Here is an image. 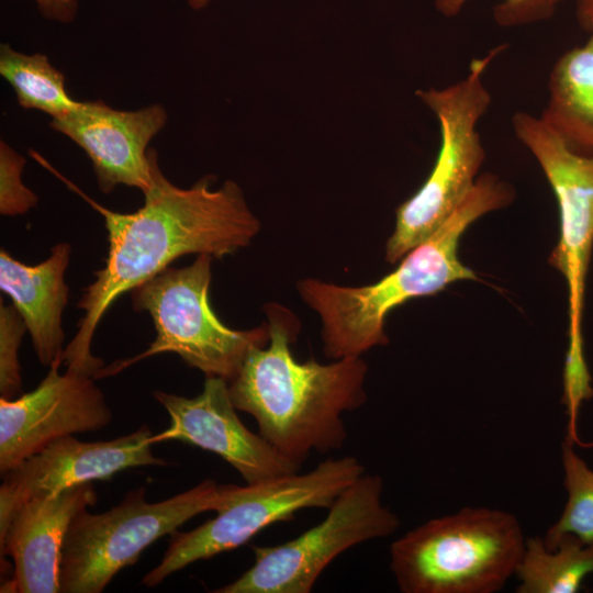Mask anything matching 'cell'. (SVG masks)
<instances>
[{
	"mask_svg": "<svg viewBox=\"0 0 593 593\" xmlns=\"http://www.w3.org/2000/svg\"><path fill=\"white\" fill-rule=\"evenodd\" d=\"M152 179L143 192L144 204L135 212L111 211L66 181L97 212L108 231L109 249L104 266L82 290L78 309L83 315L78 332L66 346L67 369L97 377L102 359L91 353L96 328L114 301L164 271L183 255L208 254L214 258L234 255L249 246L260 231L242 188L226 180L213 188L205 176L189 188L174 184L149 148Z\"/></svg>",
	"mask_w": 593,
	"mask_h": 593,
	"instance_id": "cell-1",
	"label": "cell"
},
{
	"mask_svg": "<svg viewBox=\"0 0 593 593\" xmlns=\"http://www.w3.org/2000/svg\"><path fill=\"white\" fill-rule=\"evenodd\" d=\"M265 311L269 342L249 353L228 383L230 394L237 411L254 417L258 433L301 466L312 451L343 447V414L365 404L368 367L361 357L298 361L290 348L299 332L296 317L280 304H267Z\"/></svg>",
	"mask_w": 593,
	"mask_h": 593,
	"instance_id": "cell-2",
	"label": "cell"
},
{
	"mask_svg": "<svg viewBox=\"0 0 593 593\" xmlns=\"http://www.w3.org/2000/svg\"><path fill=\"white\" fill-rule=\"evenodd\" d=\"M513 198L506 182L485 174L445 223L377 282L350 287L314 278L298 281L301 299L321 320L325 356L332 360L361 357L372 347L385 345V318L393 309L433 295L455 281L477 279L458 258L460 237L471 223L506 206Z\"/></svg>",
	"mask_w": 593,
	"mask_h": 593,
	"instance_id": "cell-3",
	"label": "cell"
},
{
	"mask_svg": "<svg viewBox=\"0 0 593 593\" xmlns=\"http://www.w3.org/2000/svg\"><path fill=\"white\" fill-rule=\"evenodd\" d=\"M525 541L513 514L465 507L394 540L390 568L404 593H494L515 574Z\"/></svg>",
	"mask_w": 593,
	"mask_h": 593,
	"instance_id": "cell-4",
	"label": "cell"
},
{
	"mask_svg": "<svg viewBox=\"0 0 593 593\" xmlns=\"http://www.w3.org/2000/svg\"><path fill=\"white\" fill-rule=\"evenodd\" d=\"M505 47L472 59L468 75L458 82L416 91L437 118L440 146L426 181L396 210L395 228L385 245L388 262H398L430 237L474 187L485 157L478 123L492 102L483 78Z\"/></svg>",
	"mask_w": 593,
	"mask_h": 593,
	"instance_id": "cell-5",
	"label": "cell"
},
{
	"mask_svg": "<svg viewBox=\"0 0 593 593\" xmlns=\"http://www.w3.org/2000/svg\"><path fill=\"white\" fill-rule=\"evenodd\" d=\"M212 258L200 254L191 265L168 267L131 291L134 310L152 317L156 338L136 357L102 368L97 378L114 374L157 354L174 353L205 377L230 383L249 353L268 344V324L233 329L213 312L209 300Z\"/></svg>",
	"mask_w": 593,
	"mask_h": 593,
	"instance_id": "cell-6",
	"label": "cell"
},
{
	"mask_svg": "<svg viewBox=\"0 0 593 593\" xmlns=\"http://www.w3.org/2000/svg\"><path fill=\"white\" fill-rule=\"evenodd\" d=\"M354 456L326 459L313 470L246 483L221 484L216 516L189 532H175L160 562L142 580L150 588L184 567L248 542L269 525L291 519L304 508H328L336 497L365 473Z\"/></svg>",
	"mask_w": 593,
	"mask_h": 593,
	"instance_id": "cell-7",
	"label": "cell"
},
{
	"mask_svg": "<svg viewBox=\"0 0 593 593\" xmlns=\"http://www.w3.org/2000/svg\"><path fill=\"white\" fill-rule=\"evenodd\" d=\"M221 484L205 479L159 502L146 489L128 491L119 505L79 513L66 534L59 569V593H100L123 568L134 564L154 541L171 535L198 514L216 511Z\"/></svg>",
	"mask_w": 593,
	"mask_h": 593,
	"instance_id": "cell-8",
	"label": "cell"
},
{
	"mask_svg": "<svg viewBox=\"0 0 593 593\" xmlns=\"http://www.w3.org/2000/svg\"><path fill=\"white\" fill-rule=\"evenodd\" d=\"M383 480L360 475L328 507L325 518L296 538L277 546H253L254 564L214 593H309L325 568L347 549L384 538L399 527L382 504Z\"/></svg>",
	"mask_w": 593,
	"mask_h": 593,
	"instance_id": "cell-9",
	"label": "cell"
},
{
	"mask_svg": "<svg viewBox=\"0 0 593 593\" xmlns=\"http://www.w3.org/2000/svg\"><path fill=\"white\" fill-rule=\"evenodd\" d=\"M512 123L516 138L537 159L558 202L560 240L550 264L564 276L569 289L570 344L564 377L582 379L589 374L581 317L593 245V154L572 149L540 116L516 112Z\"/></svg>",
	"mask_w": 593,
	"mask_h": 593,
	"instance_id": "cell-10",
	"label": "cell"
},
{
	"mask_svg": "<svg viewBox=\"0 0 593 593\" xmlns=\"http://www.w3.org/2000/svg\"><path fill=\"white\" fill-rule=\"evenodd\" d=\"M61 362V358L53 361L31 392L0 398L1 474L58 438L97 432L111 423L112 412L96 378L72 369L60 374Z\"/></svg>",
	"mask_w": 593,
	"mask_h": 593,
	"instance_id": "cell-11",
	"label": "cell"
},
{
	"mask_svg": "<svg viewBox=\"0 0 593 593\" xmlns=\"http://www.w3.org/2000/svg\"><path fill=\"white\" fill-rule=\"evenodd\" d=\"M153 398L166 410L170 426L153 435L150 443L179 440L216 454L246 483L298 472L301 466L277 451L259 433L239 419L228 382L206 377L194 398L154 391Z\"/></svg>",
	"mask_w": 593,
	"mask_h": 593,
	"instance_id": "cell-12",
	"label": "cell"
},
{
	"mask_svg": "<svg viewBox=\"0 0 593 593\" xmlns=\"http://www.w3.org/2000/svg\"><path fill=\"white\" fill-rule=\"evenodd\" d=\"M147 425L104 441H81L74 435L58 438L3 473L0 485V527L24 502L51 496L93 480H109L136 467L167 466L152 452Z\"/></svg>",
	"mask_w": 593,
	"mask_h": 593,
	"instance_id": "cell-13",
	"label": "cell"
},
{
	"mask_svg": "<svg viewBox=\"0 0 593 593\" xmlns=\"http://www.w3.org/2000/svg\"><path fill=\"white\" fill-rule=\"evenodd\" d=\"M167 121L160 103L118 110L102 100H88L51 119L49 126L86 153L101 192L110 193L118 186L145 192L152 179L148 145Z\"/></svg>",
	"mask_w": 593,
	"mask_h": 593,
	"instance_id": "cell-14",
	"label": "cell"
},
{
	"mask_svg": "<svg viewBox=\"0 0 593 593\" xmlns=\"http://www.w3.org/2000/svg\"><path fill=\"white\" fill-rule=\"evenodd\" d=\"M97 503L92 482L21 504L0 527L1 558L10 555L13 579L1 592L59 593V569L66 534L74 518Z\"/></svg>",
	"mask_w": 593,
	"mask_h": 593,
	"instance_id": "cell-15",
	"label": "cell"
},
{
	"mask_svg": "<svg viewBox=\"0 0 593 593\" xmlns=\"http://www.w3.org/2000/svg\"><path fill=\"white\" fill-rule=\"evenodd\" d=\"M71 247L59 243L44 261L29 266L0 251V288L22 316L38 361L49 367L64 354L63 311L68 301L65 272Z\"/></svg>",
	"mask_w": 593,
	"mask_h": 593,
	"instance_id": "cell-16",
	"label": "cell"
},
{
	"mask_svg": "<svg viewBox=\"0 0 593 593\" xmlns=\"http://www.w3.org/2000/svg\"><path fill=\"white\" fill-rule=\"evenodd\" d=\"M561 55L551 68L546 122L572 149L593 154V33Z\"/></svg>",
	"mask_w": 593,
	"mask_h": 593,
	"instance_id": "cell-17",
	"label": "cell"
},
{
	"mask_svg": "<svg viewBox=\"0 0 593 593\" xmlns=\"http://www.w3.org/2000/svg\"><path fill=\"white\" fill-rule=\"evenodd\" d=\"M592 573L593 542L564 534L553 549H548L542 538L530 537L515 572L519 579L516 592L574 593Z\"/></svg>",
	"mask_w": 593,
	"mask_h": 593,
	"instance_id": "cell-18",
	"label": "cell"
},
{
	"mask_svg": "<svg viewBox=\"0 0 593 593\" xmlns=\"http://www.w3.org/2000/svg\"><path fill=\"white\" fill-rule=\"evenodd\" d=\"M0 75L12 87L18 104L25 110L41 111L53 119L79 104L66 89L65 75L44 54H24L2 43Z\"/></svg>",
	"mask_w": 593,
	"mask_h": 593,
	"instance_id": "cell-19",
	"label": "cell"
},
{
	"mask_svg": "<svg viewBox=\"0 0 593 593\" xmlns=\"http://www.w3.org/2000/svg\"><path fill=\"white\" fill-rule=\"evenodd\" d=\"M563 485L568 501L560 518L542 538L546 548L553 549L564 534H571L583 542H593V470L575 454L572 444L562 443Z\"/></svg>",
	"mask_w": 593,
	"mask_h": 593,
	"instance_id": "cell-20",
	"label": "cell"
},
{
	"mask_svg": "<svg viewBox=\"0 0 593 593\" xmlns=\"http://www.w3.org/2000/svg\"><path fill=\"white\" fill-rule=\"evenodd\" d=\"M27 327L13 304L0 303V393L15 399L22 392L18 351Z\"/></svg>",
	"mask_w": 593,
	"mask_h": 593,
	"instance_id": "cell-21",
	"label": "cell"
},
{
	"mask_svg": "<svg viewBox=\"0 0 593 593\" xmlns=\"http://www.w3.org/2000/svg\"><path fill=\"white\" fill-rule=\"evenodd\" d=\"M26 159L7 142H0V213L16 216L35 208L38 198L22 181Z\"/></svg>",
	"mask_w": 593,
	"mask_h": 593,
	"instance_id": "cell-22",
	"label": "cell"
},
{
	"mask_svg": "<svg viewBox=\"0 0 593 593\" xmlns=\"http://www.w3.org/2000/svg\"><path fill=\"white\" fill-rule=\"evenodd\" d=\"M469 0H435V7L445 16H456ZM563 0H501L493 8V18L500 26L513 27L550 19Z\"/></svg>",
	"mask_w": 593,
	"mask_h": 593,
	"instance_id": "cell-23",
	"label": "cell"
},
{
	"mask_svg": "<svg viewBox=\"0 0 593 593\" xmlns=\"http://www.w3.org/2000/svg\"><path fill=\"white\" fill-rule=\"evenodd\" d=\"M40 14L53 22L63 24L76 20L79 9L78 0H33Z\"/></svg>",
	"mask_w": 593,
	"mask_h": 593,
	"instance_id": "cell-24",
	"label": "cell"
},
{
	"mask_svg": "<svg viewBox=\"0 0 593 593\" xmlns=\"http://www.w3.org/2000/svg\"><path fill=\"white\" fill-rule=\"evenodd\" d=\"M575 14L580 26L593 33V0H575Z\"/></svg>",
	"mask_w": 593,
	"mask_h": 593,
	"instance_id": "cell-25",
	"label": "cell"
},
{
	"mask_svg": "<svg viewBox=\"0 0 593 593\" xmlns=\"http://www.w3.org/2000/svg\"><path fill=\"white\" fill-rule=\"evenodd\" d=\"M211 0H186L189 8L192 10H201L205 8Z\"/></svg>",
	"mask_w": 593,
	"mask_h": 593,
	"instance_id": "cell-26",
	"label": "cell"
}]
</instances>
